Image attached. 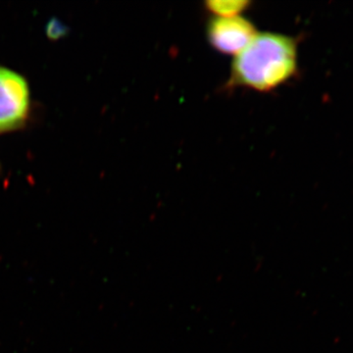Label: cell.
<instances>
[{
    "instance_id": "obj_1",
    "label": "cell",
    "mask_w": 353,
    "mask_h": 353,
    "mask_svg": "<svg viewBox=\"0 0 353 353\" xmlns=\"http://www.w3.org/2000/svg\"><path fill=\"white\" fill-rule=\"evenodd\" d=\"M297 41L279 32H257L234 57L228 87L268 92L284 85L297 72Z\"/></svg>"
},
{
    "instance_id": "obj_2",
    "label": "cell",
    "mask_w": 353,
    "mask_h": 353,
    "mask_svg": "<svg viewBox=\"0 0 353 353\" xmlns=\"http://www.w3.org/2000/svg\"><path fill=\"white\" fill-rule=\"evenodd\" d=\"M32 115V92L24 75L0 64V134L20 131Z\"/></svg>"
},
{
    "instance_id": "obj_3",
    "label": "cell",
    "mask_w": 353,
    "mask_h": 353,
    "mask_svg": "<svg viewBox=\"0 0 353 353\" xmlns=\"http://www.w3.org/2000/svg\"><path fill=\"white\" fill-rule=\"evenodd\" d=\"M256 34L254 24L243 16L213 17L206 26V37L210 46L226 55H238Z\"/></svg>"
},
{
    "instance_id": "obj_4",
    "label": "cell",
    "mask_w": 353,
    "mask_h": 353,
    "mask_svg": "<svg viewBox=\"0 0 353 353\" xmlns=\"http://www.w3.org/2000/svg\"><path fill=\"white\" fill-rule=\"evenodd\" d=\"M252 2L248 0H210L204 3L206 10L214 17H236L248 10Z\"/></svg>"
},
{
    "instance_id": "obj_5",
    "label": "cell",
    "mask_w": 353,
    "mask_h": 353,
    "mask_svg": "<svg viewBox=\"0 0 353 353\" xmlns=\"http://www.w3.org/2000/svg\"><path fill=\"white\" fill-rule=\"evenodd\" d=\"M48 36L50 39H57L63 34L64 27L61 23H57V20H53L48 24Z\"/></svg>"
},
{
    "instance_id": "obj_6",
    "label": "cell",
    "mask_w": 353,
    "mask_h": 353,
    "mask_svg": "<svg viewBox=\"0 0 353 353\" xmlns=\"http://www.w3.org/2000/svg\"><path fill=\"white\" fill-rule=\"evenodd\" d=\"M0 172H1V164H0Z\"/></svg>"
}]
</instances>
